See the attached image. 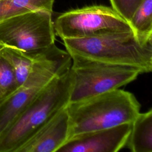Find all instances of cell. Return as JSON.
<instances>
[{"instance_id": "obj_11", "label": "cell", "mask_w": 152, "mask_h": 152, "mask_svg": "<svg viewBox=\"0 0 152 152\" xmlns=\"http://www.w3.org/2000/svg\"><path fill=\"white\" fill-rule=\"evenodd\" d=\"M41 49L26 52L14 48L0 46V55L13 68L19 86L25 81L30 73Z\"/></svg>"}, {"instance_id": "obj_15", "label": "cell", "mask_w": 152, "mask_h": 152, "mask_svg": "<svg viewBox=\"0 0 152 152\" xmlns=\"http://www.w3.org/2000/svg\"><path fill=\"white\" fill-rule=\"evenodd\" d=\"M142 0H110L112 8L128 23Z\"/></svg>"}, {"instance_id": "obj_12", "label": "cell", "mask_w": 152, "mask_h": 152, "mask_svg": "<svg viewBox=\"0 0 152 152\" xmlns=\"http://www.w3.org/2000/svg\"><path fill=\"white\" fill-rule=\"evenodd\" d=\"M55 0H1L0 22L19 14L38 10L53 11Z\"/></svg>"}, {"instance_id": "obj_3", "label": "cell", "mask_w": 152, "mask_h": 152, "mask_svg": "<svg viewBox=\"0 0 152 152\" xmlns=\"http://www.w3.org/2000/svg\"><path fill=\"white\" fill-rule=\"evenodd\" d=\"M70 68L53 78L0 135V152H16L46 122L67 106L72 84Z\"/></svg>"}, {"instance_id": "obj_16", "label": "cell", "mask_w": 152, "mask_h": 152, "mask_svg": "<svg viewBox=\"0 0 152 152\" xmlns=\"http://www.w3.org/2000/svg\"><path fill=\"white\" fill-rule=\"evenodd\" d=\"M0 1H1V0H0Z\"/></svg>"}, {"instance_id": "obj_13", "label": "cell", "mask_w": 152, "mask_h": 152, "mask_svg": "<svg viewBox=\"0 0 152 152\" xmlns=\"http://www.w3.org/2000/svg\"><path fill=\"white\" fill-rule=\"evenodd\" d=\"M128 23L140 40L152 42V0H142Z\"/></svg>"}, {"instance_id": "obj_9", "label": "cell", "mask_w": 152, "mask_h": 152, "mask_svg": "<svg viewBox=\"0 0 152 152\" xmlns=\"http://www.w3.org/2000/svg\"><path fill=\"white\" fill-rule=\"evenodd\" d=\"M66 106L39 128L16 152H58L69 139Z\"/></svg>"}, {"instance_id": "obj_8", "label": "cell", "mask_w": 152, "mask_h": 152, "mask_svg": "<svg viewBox=\"0 0 152 152\" xmlns=\"http://www.w3.org/2000/svg\"><path fill=\"white\" fill-rule=\"evenodd\" d=\"M131 124L82 134L70 138L58 152H117L126 147Z\"/></svg>"}, {"instance_id": "obj_10", "label": "cell", "mask_w": 152, "mask_h": 152, "mask_svg": "<svg viewBox=\"0 0 152 152\" xmlns=\"http://www.w3.org/2000/svg\"><path fill=\"white\" fill-rule=\"evenodd\" d=\"M126 146L132 152H152V109L139 113L131 123Z\"/></svg>"}, {"instance_id": "obj_14", "label": "cell", "mask_w": 152, "mask_h": 152, "mask_svg": "<svg viewBox=\"0 0 152 152\" xmlns=\"http://www.w3.org/2000/svg\"><path fill=\"white\" fill-rule=\"evenodd\" d=\"M18 87L13 68L0 55V104Z\"/></svg>"}, {"instance_id": "obj_5", "label": "cell", "mask_w": 152, "mask_h": 152, "mask_svg": "<svg viewBox=\"0 0 152 152\" xmlns=\"http://www.w3.org/2000/svg\"><path fill=\"white\" fill-rule=\"evenodd\" d=\"M72 84L69 103L119 88L142 74L135 67L71 56Z\"/></svg>"}, {"instance_id": "obj_2", "label": "cell", "mask_w": 152, "mask_h": 152, "mask_svg": "<svg viewBox=\"0 0 152 152\" xmlns=\"http://www.w3.org/2000/svg\"><path fill=\"white\" fill-rule=\"evenodd\" d=\"M66 108L69 139L82 134L131 124L140 112V104L135 96L119 88L68 103Z\"/></svg>"}, {"instance_id": "obj_4", "label": "cell", "mask_w": 152, "mask_h": 152, "mask_svg": "<svg viewBox=\"0 0 152 152\" xmlns=\"http://www.w3.org/2000/svg\"><path fill=\"white\" fill-rule=\"evenodd\" d=\"M72 59L66 50L55 44L42 49L25 81L0 104V135L56 76L71 68Z\"/></svg>"}, {"instance_id": "obj_1", "label": "cell", "mask_w": 152, "mask_h": 152, "mask_svg": "<svg viewBox=\"0 0 152 152\" xmlns=\"http://www.w3.org/2000/svg\"><path fill=\"white\" fill-rule=\"evenodd\" d=\"M71 56L140 69L152 70V42L140 40L133 33L116 31L96 36L63 39Z\"/></svg>"}, {"instance_id": "obj_7", "label": "cell", "mask_w": 152, "mask_h": 152, "mask_svg": "<svg viewBox=\"0 0 152 152\" xmlns=\"http://www.w3.org/2000/svg\"><path fill=\"white\" fill-rule=\"evenodd\" d=\"M55 40L52 12L48 11H31L0 22V46L30 52L48 47Z\"/></svg>"}, {"instance_id": "obj_6", "label": "cell", "mask_w": 152, "mask_h": 152, "mask_svg": "<svg viewBox=\"0 0 152 152\" xmlns=\"http://www.w3.org/2000/svg\"><path fill=\"white\" fill-rule=\"evenodd\" d=\"M55 34L62 40L132 31L129 23L112 8L94 5L66 11L53 22Z\"/></svg>"}]
</instances>
